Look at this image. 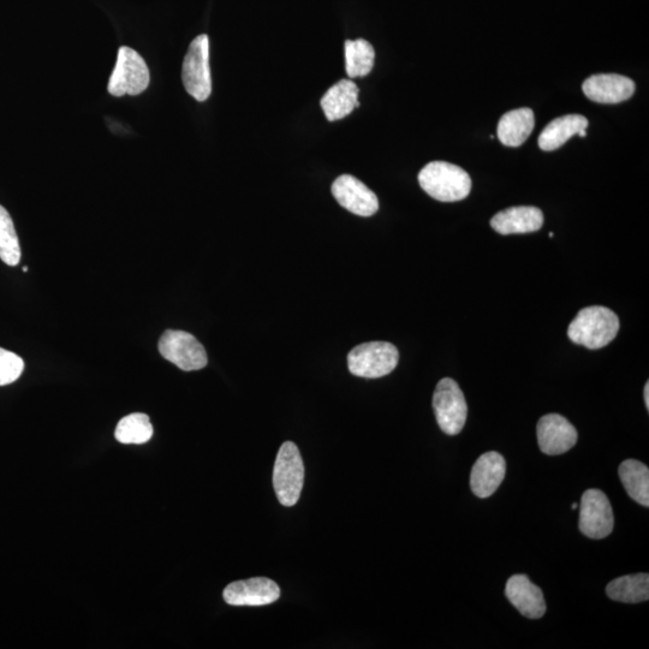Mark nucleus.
I'll return each instance as SVG.
<instances>
[{
    "label": "nucleus",
    "mask_w": 649,
    "mask_h": 649,
    "mask_svg": "<svg viewBox=\"0 0 649 649\" xmlns=\"http://www.w3.org/2000/svg\"><path fill=\"white\" fill-rule=\"evenodd\" d=\"M25 369V362L19 355L0 348V386L15 383Z\"/></svg>",
    "instance_id": "393cba45"
},
{
    "label": "nucleus",
    "mask_w": 649,
    "mask_h": 649,
    "mask_svg": "<svg viewBox=\"0 0 649 649\" xmlns=\"http://www.w3.org/2000/svg\"><path fill=\"white\" fill-rule=\"evenodd\" d=\"M606 594L619 603H643L649 599V576L636 574L619 577L607 585Z\"/></svg>",
    "instance_id": "412c9836"
},
{
    "label": "nucleus",
    "mask_w": 649,
    "mask_h": 649,
    "mask_svg": "<svg viewBox=\"0 0 649 649\" xmlns=\"http://www.w3.org/2000/svg\"><path fill=\"white\" fill-rule=\"evenodd\" d=\"M23 272H28V267H23Z\"/></svg>",
    "instance_id": "c85d7f7f"
},
{
    "label": "nucleus",
    "mask_w": 649,
    "mask_h": 649,
    "mask_svg": "<svg viewBox=\"0 0 649 649\" xmlns=\"http://www.w3.org/2000/svg\"><path fill=\"white\" fill-rule=\"evenodd\" d=\"M579 526L582 534L591 539H605L612 533L615 516L604 492L593 488L583 493Z\"/></svg>",
    "instance_id": "1a4fd4ad"
},
{
    "label": "nucleus",
    "mask_w": 649,
    "mask_h": 649,
    "mask_svg": "<svg viewBox=\"0 0 649 649\" xmlns=\"http://www.w3.org/2000/svg\"><path fill=\"white\" fill-rule=\"evenodd\" d=\"M419 183L431 198L456 202L467 198L472 190V178L460 166L432 162L420 171Z\"/></svg>",
    "instance_id": "f03ea898"
},
{
    "label": "nucleus",
    "mask_w": 649,
    "mask_h": 649,
    "mask_svg": "<svg viewBox=\"0 0 649 649\" xmlns=\"http://www.w3.org/2000/svg\"><path fill=\"white\" fill-rule=\"evenodd\" d=\"M223 597L231 606H266L276 603L281 597V589L267 577H253L230 583L224 589Z\"/></svg>",
    "instance_id": "9d476101"
},
{
    "label": "nucleus",
    "mask_w": 649,
    "mask_h": 649,
    "mask_svg": "<svg viewBox=\"0 0 649 649\" xmlns=\"http://www.w3.org/2000/svg\"><path fill=\"white\" fill-rule=\"evenodd\" d=\"M544 214L537 207H510L491 219V226L500 235L529 234L541 229Z\"/></svg>",
    "instance_id": "dca6fc26"
},
{
    "label": "nucleus",
    "mask_w": 649,
    "mask_h": 649,
    "mask_svg": "<svg viewBox=\"0 0 649 649\" xmlns=\"http://www.w3.org/2000/svg\"><path fill=\"white\" fill-rule=\"evenodd\" d=\"M506 462L496 451L486 452L475 462L470 473V488L476 497L485 499L496 492L505 478Z\"/></svg>",
    "instance_id": "2eb2a0df"
},
{
    "label": "nucleus",
    "mask_w": 649,
    "mask_h": 649,
    "mask_svg": "<svg viewBox=\"0 0 649 649\" xmlns=\"http://www.w3.org/2000/svg\"><path fill=\"white\" fill-rule=\"evenodd\" d=\"M505 594L522 616L539 619L545 615L544 594L526 575L511 576L506 582Z\"/></svg>",
    "instance_id": "4468645a"
},
{
    "label": "nucleus",
    "mask_w": 649,
    "mask_h": 649,
    "mask_svg": "<svg viewBox=\"0 0 649 649\" xmlns=\"http://www.w3.org/2000/svg\"><path fill=\"white\" fill-rule=\"evenodd\" d=\"M582 91L595 103L619 104L633 97L635 82L618 74H598L583 82Z\"/></svg>",
    "instance_id": "ddd939ff"
},
{
    "label": "nucleus",
    "mask_w": 649,
    "mask_h": 649,
    "mask_svg": "<svg viewBox=\"0 0 649 649\" xmlns=\"http://www.w3.org/2000/svg\"><path fill=\"white\" fill-rule=\"evenodd\" d=\"M643 397H645L646 408L649 409V383L645 386V391H643Z\"/></svg>",
    "instance_id": "a878e982"
},
{
    "label": "nucleus",
    "mask_w": 649,
    "mask_h": 649,
    "mask_svg": "<svg viewBox=\"0 0 649 649\" xmlns=\"http://www.w3.org/2000/svg\"><path fill=\"white\" fill-rule=\"evenodd\" d=\"M0 259L9 266H17L21 260V247L10 214L0 206Z\"/></svg>",
    "instance_id": "b1692460"
},
{
    "label": "nucleus",
    "mask_w": 649,
    "mask_h": 649,
    "mask_svg": "<svg viewBox=\"0 0 649 649\" xmlns=\"http://www.w3.org/2000/svg\"><path fill=\"white\" fill-rule=\"evenodd\" d=\"M619 319L615 312L603 306L583 308L568 329L570 341L597 350L609 345L617 337Z\"/></svg>",
    "instance_id": "f257e3e1"
},
{
    "label": "nucleus",
    "mask_w": 649,
    "mask_h": 649,
    "mask_svg": "<svg viewBox=\"0 0 649 649\" xmlns=\"http://www.w3.org/2000/svg\"><path fill=\"white\" fill-rule=\"evenodd\" d=\"M400 361L394 344L369 342L357 345L348 355V368L355 377L377 379L390 374Z\"/></svg>",
    "instance_id": "20e7f679"
},
{
    "label": "nucleus",
    "mask_w": 649,
    "mask_h": 649,
    "mask_svg": "<svg viewBox=\"0 0 649 649\" xmlns=\"http://www.w3.org/2000/svg\"><path fill=\"white\" fill-rule=\"evenodd\" d=\"M305 466L299 448L293 442H285L278 451L275 469H273V487L276 496L284 506H294L299 502Z\"/></svg>",
    "instance_id": "7ed1b4c3"
},
{
    "label": "nucleus",
    "mask_w": 649,
    "mask_h": 649,
    "mask_svg": "<svg viewBox=\"0 0 649 649\" xmlns=\"http://www.w3.org/2000/svg\"><path fill=\"white\" fill-rule=\"evenodd\" d=\"M537 436L540 450L549 456L565 454L579 439L576 428L559 414L543 416L538 422Z\"/></svg>",
    "instance_id": "f8f14e48"
},
{
    "label": "nucleus",
    "mask_w": 649,
    "mask_h": 649,
    "mask_svg": "<svg viewBox=\"0 0 649 649\" xmlns=\"http://www.w3.org/2000/svg\"><path fill=\"white\" fill-rule=\"evenodd\" d=\"M115 437L122 444H145L153 437V426L146 414L135 413L118 422Z\"/></svg>",
    "instance_id": "5701e85b"
},
{
    "label": "nucleus",
    "mask_w": 649,
    "mask_h": 649,
    "mask_svg": "<svg viewBox=\"0 0 649 649\" xmlns=\"http://www.w3.org/2000/svg\"><path fill=\"white\" fill-rule=\"evenodd\" d=\"M158 348L164 359L174 363L182 371H199L207 366L208 357L204 345L188 332L165 331Z\"/></svg>",
    "instance_id": "6e6552de"
},
{
    "label": "nucleus",
    "mask_w": 649,
    "mask_h": 649,
    "mask_svg": "<svg viewBox=\"0 0 649 649\" xmlns=\"http://www.w3.org/2000/svg\"><path fill=\"white\" fill-rule=\"evenodd\" d=\"M588 119L581 115L556 118L540 134L538 144L541 150L552 152L567 144L570 138L588 127Z\"/></svg>",
    "instance_id": "6ab92c4d"
},
{
    "label": "nucleus",
    "mask_w": 649,
    "mask_h": 649,
    "mask_svg": "<svg viewBox=\"0 0 649 649\" xmlns=\"http://www.w3.org/2000/svg\"><path fill=\"white\" fill-rule=\"evenodd\" d=\"M359 87L350 80H342L327 91L320 104L330 122L339 121L360 106Z\"/></svg>",
    "instance_id": "f3484780"
},
{
    "label": "nucleus",
    "mask_w": 649,
    "mask_h": 649,
    "mask_svg": "<svg viewBox=\"0 0 649 649\" xmlns=\"http://www.w3.org/2000/svg\"><path fill=\"white\" fill-rule=\"evenodd\" d=\"M433 409L440 430L449 436L462 432L467 421L468 406L461 387L454 379L439 381L433 395Z\"/></svg>",
    "instance_id": "423d86ee"
},
{
    "label": "nucleus",
    "mask_w": 649,
    "mask_h": 649,
    "mask_svg": "<svg viewBox=\"0 0 649 649\" xmlns=\"http://www.w3.org/2000/svg\"><path fill=\"white\" fill-rule=\"evenodd\" d=\"M184 88L195 100L206 101L212 93L210 39L199 35L190 44L182 67Z\"/></svg>",
    "instance_id": "39448f33"
},
{
    "label": "nucleus",
    "mask_w": 649,
    "mask_h": 649,
    "mask_svg": "<svg viewBox=\"0 0 649 649\" xmlns=\"http://www.w3.org/2000/svg\"><path fill=\"white\" fill-rule=\"evenodd\" d=\"M535 125L531 109H517L506 112L498 123V139L504 146L520 147L532 134Z\"/></svg>",
    "instance_id": "a211bd4d"
},
{
    "label": "nucleus",
    "mask_w": 649,
    "mask_h": 649,
    "mask_svg": "<svg viewBox=\"0 0 649 649\" xmlns=\"http://www.w3.org/2000/svg\"><path fill=\"white\" fill-rule=\"evenodd\" d=\"M345 49V70L350 79L365 77L374 67L375 51L367 40H347Z\"/></svg>",
    "instance_id": "4be33fe9"
},
{
    "label": "nucleus",
    "mask_w": 649,
    "mask_h": 649,
    "mask_svg": "<svg viewBox=\"0 0 649 649\" xmlns=\"http://www.w3.org/2000/svg\"><path fill=\"white\" fill-rule=\"evenodd\" d=\"M332 195L339 205L356 216L372 217L379 210L377 195L354 176H339L332 184Z\"/></svg>",
    "instance_id": "9b49d317"
},
{
    "label": "nucleus",
    "mask_w": 649,
    "mask_h": 649,
    "mask_svg": "<svg viewBox=\"0 0 649 649\" xmlns=\"http://www.w3.org/2000/svg\"><path fill=\"white\" fill-rule=\"evenodd\" d=\"M577 508H579V505H577L576 503H574V504H573V510H576Z\"/></svg>",
    "instance_id": "cd10ccee"
},
{
    "label": "nucleus",
    "mask_w": 649,
    "mask_h": 649,
    "mask_svg": "<svg viewBox=\"0 0 649 649\" xmlns=\"http://www.w3.org/2000/svg\"><path fill=\"white\" fill-rule=\"evenodd\" d=\"M577 135L581 136V138H585V136L587 135V132H586V130H581V132L579 134H577Z\"/></svg>",
    "instance_id": "bb28decb"
},
{
    "label": "nucleus",
    "mask_w": 649,
    "mask_h": 649,
    "mask_svg": "<svg viewBox=\"0 0 649 649\" xmlns=\"http://www.w3.org/2000/svg\"><path fill=\"white\" fill-rule=\"evenodd\" d=\"M150 70L145 59L130 47L118 51L117 63L109 81V93L113 97L125 94L139 95L150 86Z\"/></svg>",
    "instance_id": "0eeeda50"
},
{
    "label": "nucleus",
    "mask_w": 649,
    "mask_h": 649,
    "mask_svg": "<svg viewBox=\"0 0 649 649\" xmlns=\"http://www.w3.org/2000/svg\"><path fill=\"white\" fill-rule=\"evenodd\" d=\"M625 491L629 497L642 506H649V469L636 460L624 461L618 470Z\"/></svg>",
    "instance_id": "aec40b11"
}]
</instances>
